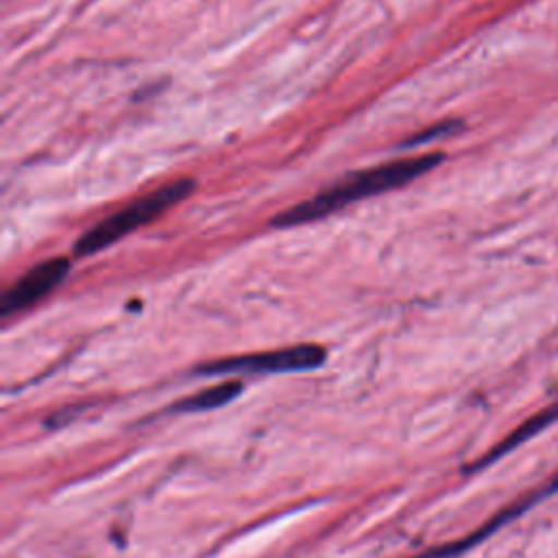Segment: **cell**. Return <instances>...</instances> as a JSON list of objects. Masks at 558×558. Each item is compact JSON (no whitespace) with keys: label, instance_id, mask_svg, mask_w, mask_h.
<instances>
[{"label":"cell","instance_id":"cell-6","mask_svg":"<svg viewBox=\"0 0 558 558\" xmlns=\"http://www.w3.org/2000/svg\"><path fill=\"white\" fill-rule=\"evenodd\" d=\"M449 129H453V124H451V122L440 124V126H432V129H427L429 133H421V135H414L412 140H408V146H412V144H421V142H427V140H432L434 135H442V133H447Z\"/></svg>","mask_w":558,"mask_h":558},{"label":"cell","instance_id":"cell-2","mask_svg":"<svg viewBox=\"0 0 558 558\" xmlns=\"http://www.w3.org/2000/svg\"><path fill=\"white\" fill-rule=\"evenodd\" d=\"M192 190H194L192 179H177V181H168L166 185L135 198L133 203L124 205L120 211L102 218L98 225L87 229L74 244V253L78 257H85V255L98 253L100 248L111 246L120 238L129 235L131 231L144 227L150 220H155L157 216H161L172 205L181 203Z\"/></svg>","mask_w":558,"mask_h":558},{"label":"cell","instance_id":"cell-1","mask_svg":"<svg viewBox=\"0 0 558 558\" xmlns=\"http://www.w3.org/2000/svg\"><path fill=\"white\" fill-rule=\"evenodd\" d=\"M440 161H442L440 153H427V155L405 157V159H397V161H390L384 166L353 172L347 179H342L340 183H336L333 187L277 214L272 218V227H296V225H305L312 220H320L327 214H333L357 198L381 194V192L395 190L399 185H405L408 181L436 168Z\"/></svg>","mask_w":558,"mask_h":558},{"label":"cell","instance_id":"cell-4","mask_svg":"<svg viewBox=\"0 0 558 558\" xmlns=\"http://www.w3.org/2000/svg\"><path fill=\"white\" fill-rule=\"evenodd\" d=\"M68 270H70V262L65 257H52L33 266L4 292L2 305H0L2 316L7 318L44 299L65 279Z\"/></svg>","mask_w":558,"mask_h":558},{"label":"cell","instance_id":"cell-3","mask_svg":"<svg viewBox=\"0 0 558 558\" xmlns=\"http://www.w3.org/2000/svg\"><path fill=\"white\" fill-rule=\"evenodd\" d=\"M325 362V349L318 344H296L264 353L222 357L216 362L201 364L198 375H222V373H290L316 368Z\"/></svg>","mask_w":558,"mask_h":558},{"label":"cell","instance_id":"cell-5","mask_svg":"<svg viewBox=\"0 0 558 558\" xmlns=\"http://www.w3.org/2000/svg\"><path fill=\"white\" fill-rule=\"evenodd\" d=\"M242 392V384L240 381H225L211 388H205L192 397L181 399L174 410L177 412H203V410H216L229 401H233L238 395Z\"/></svg>","mask_w":558,"mask_h":558}]
</instances>
